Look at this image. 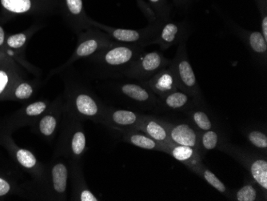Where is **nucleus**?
<instances>
[{
	"mask_svg": "<svg viewBox=\"0 0 267 201\" xmlns=\"http://www.w3.org/2000/svg\"><path fill=\"white\" fill-rule=\"evenodd\" d=\"M144 115L130 110L117 109L106 107L100 123L114 130L126 132L135 130Z\"/></svg>",
	"mask_w": 267,
	"mask_h": 201,
	"instance_id": "10",
	"label": "nucleus"
},
{
	"mask_svg": "<svg viewBox=\"0 0 267 201\" xmlns=\"http://www.w3.org/2000/svg\"><path fill=\"white\" fill-rule=\"evenodd\" d=\"M68 108L71 117L76 119H90L100 123L106 107L89 91L80 90L71 96Z\"/></svg>",
	"mask_w": 267,
	"mask_h": 201,
	"instance_id": "6",
	"label": "nucleus"
},
{
	"mask_svg": "<svg viewBox=\"0 0 267 201\" xmlns=\"http://www.w3.org/2000/svg\"><path fill=\"white\" fill-rule=\"evenodd\" d=\"M219 151L230 155L247 169L251 177L267 194V155L226 142Z\"/></svg>",
	"mask_w": 267,
	"mask_h": 201,
	"instance_id": "1",
	"label": "nucleus"
},
{
	"mask_svg": "<svg viewBox=\"0 0 267 201\" xmlns=\"http://www.w3.org/2000/svg\"><path fill=\"white\" fill-rule=\"evenodd\" d=\"M191 34L192 27L186 21H162L152 44H157L162 50H167L183 42H187Z\"/></svg>",
	"mask_w": 267,
	"mask_h": 201,
	"instance_id": "7",
	"label": "nucleus"
},
{
	"mask_svg": "<svg viewBox=\"0 0 267 201\" xmlns=\"http://www.w3.org/2000/svg\"><path fill=\"white\" fill-rule=\"evenodd\" d=\"M161 22L162 21L157 20L156 23H151L147 28H143L141 30H131V29L110 28L91 20L92 26L103 30L114 41L122 43V44L142 47V48L152 44L154 39H156Z\"/></svg>",
	"mask_w": 267,
	"mask_h": 201,
	"instance_id": "3",
	"label": "nucleus"
},
{
	"mask_svg": "<svg viewBox=\"0 0 267 201\" xmlns=\"http://www.w3.org/2000/svg\"><path fill=\"white\" fill-rule=\"evenodd\" d=\"M58 116L55 112H48L39 120V133L45 137H51L57 128Z\"/></svg>",
	"mask_w": 267,
	"mask_h": 201,
	"instance_id": "27",
	"label": "nucleus"
},
{
	"mask_svg": "<svg viewBox=\"0 0 267 201\" xmlns=\"http://www.w3.org/2000/svg\"><path fill=\"white\" fill-rule=\"evenodd\" d=\"M164 152L171 155L178 162L185 165L189 171L196 175L199 170L204 166V157L196 149L183 145L168 143L164 144Z\"/></svg>",
	"mask_w": 267,
	"mask_h": 201,
	"instance_id": "11",
	"label": "nucleus"
},
{
	"mask_svg": "<svg viewBox=\"0 0 267 201\" xmlns=\"http://www.w3.org/2000/svg\"><path fill=\"white\" fill-rule=\"evenodd\" d=\"M172 60L165 57L162 52L157 50L141 52L125 71V75L141 80L142 83L146 82L160 70L169 66Z\"/></svg>",
	"mask_w": 267,
	"mask_h": 201,
	"instance_id": "5",
	"label": "nucleus"
},
{
	"mask_svg": "<svg viewBox=\"0 0 267 201\" xmlns=\"http://www.w3.org/2000/svg\"><path fill=\"white\" fill-rule=\"evenodd\" d=\"M151 3L154 13L157 19L166 21L171 19L172 7L169 0H148Z\"/></svg>",
	"mask_w": 267,
	"mask_h": 201,
	"instance_id": "28",
	"label": "nucleus"
},
{
	"mask_svg": "<svg viewBox=\"0 0 267 201\" xmlns=\"http://www.w3.org/2000/svg\"><path fill=\"white\" fill-rule=\"evenodd\" d=\"M196 175L204 179V181L207 182L211 187H214L215 189L217 190L218 192H220L221 194L223 195L224 197H226L227 199L231 201L232 190L229 189L228 187H226L224 183H222L220 179L215 176V174L213 173L212 171H210L205 165L199 170Z\"/></svg>",
	"mask_w": 267,
	"mask_h": 201,
	"instance_id": "25",
	"label": "nucleus"
},
{
	"mask_svg": "<svg viewBox=\"0 0 267 201\" xmlns=\"http://www.w3.org/2000/svg\"><path fill=\"white\" fill-rule=\"evenodd\" d=\"M194 0H173V4L178 8L186 9L192 4Z\"/></svg>",
	"mask_w": 267,
	"mask_h": 201,
	"instance_id": "37",
	"label": "nucleus"
},
{
	"mask_svg": "<svg viewBox=\"0 0 267 201\" xmlns=\"http://www.w3.org/2000/svg\"><path fill=\"white\" fill-rule=\"evenodd\" d=\"M122 139L127 144L140 149L164 152V144H160L140 131L130 130L122 133Z\"/></svg>",
	"mask_w": 267,
	"mask_h": 201,
	"instance_id": "19",
	"label": "nucleus"
},
{
	"mask_svg": "<svg viewBox=\"0 0 267 201\" xmlns=\"http://www.w3.org/2000/svg\"><path fill=\"white\" fill-rule=\"evenodd\" d=\"M11 186L7 181L0 178V197L7 195L10 192Z\"/></svg>",
	"mask_w": 267,
	"mask_h": 201,
	"instance_id": "36",
	"label": "nucleus"
},
{
	"mask_svg": "<svg viewBox=\"0 0 267 201\" xmlns=\"http://www.w3.org/2000/svg\"><path fill=\"white\" fill-rule=\"evenodd\" d=\"M71 135L69 137V152L74 160H79L87 150V139L84 128L79 122H76L71 128Z\"/></svg>",
	"mask_w": 267,
	"mask_h": 201,
	"instance_id": "21",
	"label": "nucleus"
},
{
	"mask_svg": "<svg viewBox=\"0 0 267 201\" xmlns=\"http://www.w3.org/2000/svg\"><path fill=\"white\" fill-rule=\"evenodd\" d=\"M33 88L30 84L27 83H23L18 85L15 92V96L16 98L19 100H26V99L30 98L33 94Z\"/></svg>",
	"mask_w": 267,
	"mask_h": 201,
	"instance_id": "33",
	"label": "nucleus"
},
{
	"mask_svg": "<svg viewBox=\"0 0 267 201\" xmlns=\"http://www.w3.org/2000/svg\"><path fill=\"white\" fill-rule=\"evenodd\" d=\"M115 44L117 42L114 41L107 33L100 30H89L80 38L72 60L89 57Z\"/></svg>",
	"mask_w": 267,
	"mask_h": 201,
	"instance_id": "9",
	"label": "nucleus"
},
{
	"mask_svg": "<svg viewBox=\"0 0 267 201\" xmlns=\"http://www.w3.org/2000/svg\"><path fill=\"white\" fill-rule=\"evenodd\" d=\"M235 32L242 39L257 62L266 66L267 63V41L260 32L247 31L235 27Z\"/></svg>",
	"mask_w": 267,
	"mask_h": 201,
	"instance_id": "12",
	"label": "nucleus"
},
{
	"mask_svg": "<svg viewBox=\"0 0 267 201\" xmlns=\"http://www.w3.org/2000/svg\"><path fill=\"white\" fill-rule=\"evenodd\" d=\"M184 114L188 120L201 133L219 127L216 118L210 110L205 108L204 100L194 103Z\"/></svg>",
	"mask_w": 267,
	"mask_h": 201,
	"instance_id": "15",
	"label": "nucleus"
},
{
	"mask_svg": "<svg viewBox=\"0 0 267 201\" xmlns=\"http://www.w3.org/2000/svg\"><path fill=\"white\" fill-rule=\"evenodd\" d=\"M2 7L17 14L28 12L31 8V0H1Z\"/></svg>",
	"mask_w": 267,
	"mask_h": 201,
	"instance_id": "29",
	"label": "nucleus"
},
{
	"mask_svg": "<svg viewBox=\"0 0 267 201\" xmlns=\"http://www.w3.org/2000/svg\"><path fill=\"white\" fill-rule=\"evenodd\" d=\"M135 130L145 133L160 144H167L170 143L168 130L163 120L154 116L144 115Z\"/></svg>",
	"mask_w": 267,
	"mask_h": 201,
	"instance_id": "17",
	"label": "nucleus"
},
{
	"mask_svg": "<svg viewBox=\"0 0 267 201\" xmlns=\"http://www.w3.org/2000/svg\"><path fill=\"white\" fill-rule=\"evenodd\" d=\"M141 52H143L142 47L117 43L95 54L94 59L108 68L126 67V70Z\"/></svg>",
	"mask_w": 267,
	"mask_h": 201,
	"instance_id": "4",
	"label": "nucleus"
},
{
	"mask_svg": "<svg viewBox=\"0 0 267 201\" xmlns=\"http://www.w3.org/2000/svg\"><path fill=\"white\" fill-rule=\"evenodd\" d=\"M247 141L256 151L267 155V134L266 128L251 127L244 131Z\"/></svg>",
	"mask_w": 267,
	"mask_h": 201,
	"instance_id": "23",
	"label": "nucleus"
},
{
	"mask_svg": "<svg viewBox=\"0 0 267 201\" xmlns=\"http://www.w3.org/2000/svg\"><path fill=\"white\" fill-rule=\"evenodd\" d=\"M202 100H204V99L194 98L189 94L178 89L157 97V107L166 111L185 113L194 103Z\"/></svg>",
	"mask_w": 267,
	"mask_h": 201,
	"instance_id": "13",
	"label": "nucleus"
},
{
	"mask_svg": "<svg viewBox=\"0 0 267 201\" xmlns=\"http://www.w3.org/2000/svg\"><path fill=\"white\" fill-rule=\"evenodd\" d=\"M75 172V184L74 187V200L78 201H98V197L89 189V187L85 182L84 177L82 176V171H77V167Z\"/></svg>",
	"mask_w": 267,
	"mask_h": 201,
	"instance_id": "24",
	"label": "nucleus"
},
{
	"mask_svg": "<svg viewBox=\"0 0 267 201\" xmlns=\"http://www.w3.org/2000/svg\"><path fill=\"white\" fill-rule=\"evenodd\" d=\"M16 158L18 163L26 168H34L38 165L36 158L34 154L26 149H19L16 153Z\"/></svg>",
	"mask_w": 267,
	"mask_h": 201,
	"instance_id": "30",
	"label": "nucleus"
},
{
	"mask_svg": "<svg viewBox=\"0 0 267 201\" xmlns=\"http://www.w3.org/2000/svg\"><path fill=\"white\" fill-rule=\"evenodd\" d=\"M261 16V33L267 41V0H255Z\"/></svg>",
	"mask_w": 267,
	"mask_h": 201,
	"instance_id": "31",
	"label": "nucleus"
},
{
	"mask_svg": "<svg viewBox=\"0 0 267 201\" xmlns=\"http://www.w3.org/2000/svg\"><path fill=\"white\" fill-rule=\"evenodd\" d=\"M231 201H267V194L263 192L258 184L251 177L248 180H246L242 187L231 191Z\"/></svg>",
	"mask_w": 267,
	"mask_h": 201,
	"instance_id": "20",
	"label": "nucleus"
},
{
	"mask_svg": "<svg viewBox=\"0 0 267 201\" xmlns=\"http://www.w3.org/2000/svg\"><path fill=\"white\" fill-rule=\"evenodd\" d=\"M68 168L63 162L55 163L50 169V192L56 199H63L68 181Z\"/></svg>",
	"mask_w": 267,
	"mask_h": 201,
	"instance_id": "18",
	"label": "nucleus"
},
{
	"mask_svg": "<svg viewBox=\"0 0 267 201\" xmlns=\"http://www.w3.org/2000/svg\"><path fill=\"white\" fill-rule=\"evenodd\" d=\"M48 108V103L44 101H38L31 103L26 108V114L28 117H39L46 112Z\"/></svg>",
	"mask_w": 267,
	"mask_h": 201,
	"instance_id": "32",
	"label": "nucleus"
},
{
	"mask_svg": "<svg viewBox=\"0 0 267 201\" xmlns=\"http://www.w3.org/2000/svg\"><path fill=\"white\" fill-rule=\"evenodd\" d=\"M65 3L69 13L78 20L80 29H85L92 26L91 20L87 19L85 16L82 0H65Z\"/></svg>",
	"mask_w": 267,
	"mask_h": 201,
	"instance_id": "26",
	"label": "nucleus"
},
{
	"mask_svg": "<svg viewBox=\"0 0 267 201\" xmlns=\"http://www.w3.org/2000/svg\"><path fill=\"white\" fill-rule=\"evenodd\" d=\"M227 141L226 134L220 129V127L202 132L200 135V152L204 157L208 151L219 150L220 147Z\"/></svg>",
	"mask_w": 267,
	"mask_h": 201,
	"instance_id": "22",
	"label": "nucleus"
},
{
	"mask_svg": "<svg viewBox=\"0 0 267 201\" xmlns=\"http://www.w3.org/2000/svg\"><path fill=\"white\" fill-rule=\"evenodd\" d=\"M169 134L170 142L172 144L190 147L200 152L199 132L189 120H168L162 119ZM202 155V154H201ZM203 156V155H202ZM204 157V156H203Z\"/></svg>",
	"mask_w": 267,
	"mask_h": 201,
	"instance_id": "8",
	"label": "nucleus"
},
{
	"mask_svg": "<svg viewBox=\"0 0 267 201\" xmlns=\"http://www.w3.org/2000/svg\"><path fill=\"white\" fill-rule=\"evenodd\" d=\"M157 97L164 96L178 89L175 77L171 66L160 70L155 76L142 83Z\"/></svg>",
	"mask_w": 267,
	"mask_h": 201,
	"instance_id": "14",
	"label": "nucleus"
},
{
	"mask_svg": "<svg viewBox=\"0 0 267 201\" xmlns=\"http://www.w3.org/2000/svg\"><path fill=\"white\" fill-rule=\"evenodd\" d=\"M119 92L138 104L150 108H157V96L146 85L124 84L119 86Z\"/></svg>",
	"mask_w": 267,
	"mask_h": 201,
	"instance_id": "16",
	"label": "nucleus"
},
{
	"mask_svg": "<svg viewBox=\"0 0 267 201\" xmlns=\"http://www.w3.org/2000/svg\"><path fill=\"white\" fill-rule=\"evenodd\" d=\"M170 66L175 77L178 89L194 98L204 99L201 88L188 59L186 42L178 44L175 56L172 60Z\"/></svg>",
	"mask_w": 267,
	"mask_h": 201,
	"instance_id": "2",
	"label": "nucleus"
},
{
	"mask_svg": "<svg viewBox=\"0 0 267 201\" xmlns=\"http://www.w3.org/2000/svg\"><path fill=\"white\" fill-rule=\"evenodd\" d=\"M5 33L4 31L0 27V46H2L4 42Z\"/></svg>",
	"mask_w": 267,
	"mask_h": 201,
	"instance_id": "38",
	"label": "nucleus"
},
{
	"mask_svg": "<svg viewBox=\"0 0 267 201\" xmlns=\"http://www.w3.org/2000/svg\"><path fill=\"white\" fill-rule=\"evenodd\" d=\"M9 78L5 71L0 70V94L4 91L7 87V83H8Z\"/></svg>",
	"mask_w": 267,
	"mask_h": 201,
	"instance_id": "35",
	"label": "nucleus"
},
{
	"mask_svg": "<svg viewBox=\"0 0 267 201\" xmlns=\"http://www.w3.org/2000/svg\"><path fill=\"white\" fill-rule=\"evenodd\" d=\"M27 41V36L25 34L19 33L10 36L7 39V45L12 48H19L23 47Z\"/></svg>",
	"mask_w": 267,
	"mask_h": 201,
	"instance_id": "34",
	"label": "nucleus"
}]
</instances>
